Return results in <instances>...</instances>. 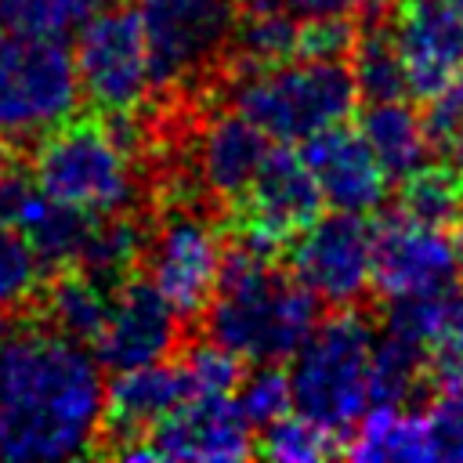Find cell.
Wrapping results in <instances>:
<instances>
[{
    "mask_svg": "<svg viewBox=\"0 0 463 463\" xmlns=\"http://www.w3.org/2000/svg\"><path fill=\"white\" fill-rule=\"evenodd\" d=\"M177 326L181 315L166 304V297L145 275H127L112 289L109 318L94 340V358L112 373L159 362L174 351Z\"/></svg>",
    "mask_w": 463,
    "mask_h": 463,
    "instance_id": "14",
    "label": "cell"
},
{
    "mask_svg": "<svg viewBox=\"0 0 463 463\" xmlns=\"http://www.w3.org/2000/svg\"><path fill=\"white\" fill-rule=\"evenodd\" d=\"M297 36H300V18H293L289 11H282L268 0H246V7H239V14H235V25L228 36L235 72L297 58Z\"/></svg>",
    "mask_w": 463,
    "mask_h": 463,
    "instance_id": "22",
    "label": "cell"
},
{
    "mask_svg": "<svg viewBox=\"0 0 463 463\" xmlns=\"http://www.w3.org/2000/svg\"><path fill=\"white\" fill-rule=\"evenodd\" d=\"M98 7V0H0V29L33 36H65Z\"/></svg>",
    "mask_w": 463,
    "mask_h": 463,
    "instance_id": "29",
    "label": "cell"
},
{
    "mask_svg": "<svg viewBox=\"0 0 463 463\" xmlns=\"http://www.w3.org/2000/svg\"><path fill=\"white\" fill-rule=\"evenodd\" d=\"M123 459H188L228 463L253 456V427L242 416L235 394L184 398L145 438L116 449Z\"/></svg>",
    "mask_w": 463,
    "mask_h": 463,
    "instance_id": "10",
    "label": "cell"
},
{
    "mask_svg": "<svg viewBox=\"0 0 463 463\" xmlns=\"http://www.w3.org/2000/svg\"><path fill=\"white\" fill-rule=\"evenodd\" d=\"M282 11H289L293 18H376L383 7H391V0H268Z\"/></svg>",
    "mask_w": 463,
    "mask_h": 463,
    "instance_id": "35",
    "label": "cell"
},
{
    "mask_svg": "<svg viewBox=\"0 0 463 463\" xmlns=\"http://www.w3.org/2000/svg\"><path fill=\"white\" fill-rule=\"evenodd\" d=\"M112 289L105 279H98L87 268H65L47 289H43V311L51 329L80 340V344H94L105 318H109V304H112Z\"/></svg>",
    "mask_w": 463,
    "mask_h": 463,
    "instance_id": "21",
    "label": "cell"
},
{
    "mask_svg": "<svg viewBox=\"0 0 463 463\" xmlns=\"http://www.w3.org/2000/svg\"><path fill=\"white\" fill-rule=\"evenodd\" d=\"M4 336H7V322H4V307H0V344H4Z\"/></svg>",
    "mask_w": 463,
    "mask_h": 463,
    "instance_id": "38",
    "label": "cell"
},
{
    "mask_svg": "<svg viewBox=\"0 0 463 463\" xmlns=\"http://www.w3.org/2000/svg\"><path fill=\"white\" fill-rule=\"evenodd\" d=\"M141 253H145V232L134 224V217L116 213V217L94 221L83 257H80V268H87L98 279H105L109 286H116L130 275V268H134V260H141Z\"/></svg>",
    "mask_w": 463,
    "mask_h": 463,
    "instance_id": "25",
    "label": "cell"
},
{
    "mask_svg": "<svg viewBox=\"0 0 463 463\" xmlns=\"http://www.w3.org/2000/svg\"><path fill=\"white\" fill-rule=\"evenodd\" d=\"M402 213L449 228L459 217V177L452 166H416L402 177Z\"/></svg>",
    "mask_w": 463,
    "mask_h": 463,
    "instance_id": "28",
    "label": "cell"
},
{
    "mask_svg": "<svg viewBox=\"0 0 463 463\" xmlns=\"http://www.w3.org/2000/svg\"><path fill=\"white\" fill-rule=\"evenodd\" d=\"M101 362L58 329L0 344V459H72L101 434Z\"/></svg>",
    "mask_w": 463,
    "mask_h": 463,
    "instance_id": "1",
    "label": "cell"
},
{
    "mask_svg": "<svg viewBox=\"0 0 463 463\" xmlns=\"http://www.w3.org/2000/svg\"><path fill=\"white\" fill-rule=\"evenodd\" d=\"M18 174H22V170H18L11 159L0 156V213H4V203H7V195H11L14 181H18Z\"/></svg>",
    "mask_w": 463,
    "mask_h": 463,
    "instance_id": "36",
    "label": "cell"
},
{
    "mask_svg": "<svg viewBox=\"0 0 463 463\" xmlns=\"http://www.w3.org/2000/svg\"><path fill=\"white\" fill-rule=\"evenodd\" d=\"M423 380H427L423 351L383 329L373 340V365H369L373 405H409V398H416Z\"/></svg>",
    "mask_w": 463,
    "mask_h": 463,
    "instance_id": "24",
    "label": "cell"
},
{
    "mask_svg": "<svg viewBox=\"0 0 463 463\" xmlns=\"http://www.w3.org/2000/svg\"><path fill=\"white\" fill-rule=\"evenodd\" d=\"M459 271L463 246L449 228L416 221L402 210L373 228V286L387 300L449 289Z\"/></svg>",
    "mask_w": 463,
    "mask_h": 463,
    "instance_id": "13",
    "label": "cell"
},
{
    "mask_svg": "<svg viewBox=\"0 0 463 463\" xmlns=\"http://www.w3.org/2000/svg\"><path fill=\"white\" fill-rule=\"evenodd\" d=\"M156 87H181L228 51L239 0H137Z\"/></svg>",
    "mask_w": 463,
    "mask_h": 463,
    "instance_id": "8",
    "label": "cell"
},
{
    "mask_svg": "<svg viewBox=\"0 0 463 463\" xmlns=\"http://www.w3.org/2000/svg\"><path fill=\"white\" fill-rule=\"evenodd\" d=\"M0 221L14 224L25 235V242L33 246V253L40 257L43 268L80 264L87 235L94 228V217L51 199L47 192H40L33 174H25V170L18 174V181H14V188L4 203Z\"/></svg>",
    "mask_w": 463,
    "mask_h": 463,
    "instance_id": "18",
    "label": "cell"
},
{
    "mask_svg": "<svg viewBox=\"0 0 463 463\" xmlns=\"http://www.w3.org/2000/svg\"><path fill=\"white\" fill-rule=\"evenodd\" d=\"M80 80L58 36L0 29V145L36 141L72 116Z\"/></svg>",
    "mask_w": 463,
    "mask_h": 463,
    "instance_id": "6",
    "label": "cell"
},
{
    "mask_svg": "<svg viewBox=\"0 0 463 463\" xmlns=\"http://www.w3.org/2000/svg\"><path fill=\"white\" fill-rule=\"evenodd\" d=\"M289 271L326 304L347 307L373 282V224L365 213L333 210L293 235Z\"/></svg>",
    "mask_w": 463,
    "mask_h": 463,
    "instance_id": "11",
    "label": "cell"
},
{
    "mask_svg": "<svg viewBox=\"0 0 463 463\" xmlns=\"http://www.w3.org/2000/svg\"><path fill=\"white\" fill-rule=\"evenodd\" d=\"M354 40L351 18H300L297 58H347Z\"/></svg>",
    "mask_w": 463,
    "mask_h": 463,
    "instance_id": "34",
    "label": "cell"
},
{
    "mask_svg": "<svg viewBox=\"0 0 463 463\" xmlns=\"http://www.w3.org/2000/svg\"><path fill=\"white\" fill-rule=\"evenodd\" d=\"M391 40L412 98L430 101L463 76V18L449 0H402Z\"/></svg>",
    "mask_w": 463,
    "mask_h": 463,
    "instance_id": "15",
    "label": "cell"
},
{
    "mask_svg": "<svg viewBox=\"0 0 463 463\" xmlns=\"http://www.w3.org/2000/svg\"><path fill=\"white\" fill-rule=\"evenodd\" d=\"M235 203L239 242H250L268 253H275L286 239H293L322 213V192L315 184V174L307 170L304 156L286 145L268 148L260 170Z\"/></svg>",
    "mask_w": 463,
    "mask_h": 463,
    "instance_id": "12",
    "label": "cell"
},
{
    "mask_svg": "<svg viewBox=\"0 0 463 463\" xmlns=\"http://www.w3.org/2000/svg\"><path fill=\"white\" fill-rule=\"evenodd\" d=\"M43 264L33 253V246L25 242V235L0 221V307H18L25 304L40 282H43Z\"/></svg>",
    "mask_w": 463,
    "mask_h": 463,
    "instance_id": "31",
    "label": "cell"
},
{
    "mask_svg": "<svg viewBox=\"0 0 463 463\" xmlns=\"http://www.w3.org/2000/svg\"><path fill=\"white\" fill-rule=\"evenodd\" d=\"M351 459H430L427 420L405 405H373L358 416L351 441L344 445Z\"/></svg>",
    "mask_w": 463,
    "mask_h": 463,
    "instance_id": "23",
    "label": "cell"
},
{
    "mask_svg": "<svg viewBox=\"0 0 463 463\" xmlns=\"http://www.w3.org/2000/svg\"><path fill=\"white\" fill-rule=\"evenodd\" d=\"M459 213H463V181H459Z\"/></svg>",
    "mask_w": 463,
    "mask_h": 463,
    "instance_id": "40",
    "label": "cell"
},
{
    "mask_svg": "<svg viewBox=\"0 0 463 463\" xmlns=\"http://www.w3.org/2000/svg\"><path fill=\"white\" fill-rule=\"evenodd\" d=\"M72 65L80 94L109 116H134L156 87L148 43L134 7L112 4L105 11H90L76 29Z\"/></svg>",
    "mask_w": 463,
    "mask_h": 463,
    "instance_id": "7",
    "label": "cell"
},
{
    "mask_svg": "<svg viewBox=\"0 0 463 463\" xmlns=\"http://www.w3.org/2000/svg\"><path fill=\"white\" fill-rule=\"evenodd\" d=\"M445 148H449V152H452V159H456V166H459V170H463V123H459V127H456V134H452V137H449V145H445Z\"/></svg>",
    "mask_w": 463,
    "mask_h": 463,
    "instance_id": "37",
    "label": "cell"
},
{
    "mask_svg": "<svg viewBox=\"0 0 463 463\" xmlns=\"http://www.w3.org/2000/svg\"><path fill=\"white\" fill-rule=\"evenodd\" d=\"M181 365V376H184V387H188V398H206V394H235L239 380H242V369H239V358L206 340V344H195V347H184V354L177 358Z\"/></svg>",
    "mask_w": 463,
    "mask_h": 463,
    "instance_id": "32",
    "label": "cell"
},
{
    "mask_svg": "<svg viewBox=\"0 0 463 463\" xmlns=\"http://www.w3.org/2000/svg\"><path fill=\"white\" fill-rule=\"evenodd\" d=\"M423 420L430 459H463V387H441Z\"/></svg>",
    "mask_w": 463,
    "mask_h": 463,
    "instance_id": "33",
    "label": "cell"
},
{
    "mask_svg": "<svg viewBox=\"0 0 463 463\" xmlns=\"http://www.w3.org/2000/svg\"><path fill=\"white\" fill-rule=\"evenodd\" d=\"M354 87L365 101H387V98H409V83H405V69L398 58V47L391 40V33H376L369 29L365 40H354Z\"/></svg>",
    "mask_w": 463,
    "mask_h": 463,
    "instance_id": "27",
    "label": "cell"
},
{
    "mask_svg": "<svg viewBox=\"0 0 463 463\" xmlns=\"http://www.w3.org/2000/svg\"><path fill=\"white\" fill-rule=\"evenodd\" d=\"M449 4H452V7L459 11V18H463V0H449Z\"/></svg>",
    "mask_w": 463,
    "mask_h": 463,
    "instance_id": "39",
    "label": "cell"
},
{
    "mask_svg": "<svg viewBox=\"0 0 463 463\" xmlns=\"http://www.w3.org/2000/svg\"><path fill=\"white\" fill-rule=\"evenodd\" d=\"M235 402H239L242 416L250 420V427H264V423L286 416L293 409L289 373L279 369V362H257V369L239 380Z\"/></svg>",
    "mask_w": 463,
    "mask_h": 463,
    "instance_id": "30",
    "label": "cell"
},
{
    "mask_svg": "<svg viewBox=\"0 0 463 463\" xmlns=\"http://www.w3.org/2000/svg\"><path fill=\"white\" fill-rule=\"evenodd\" d=\"M373 340L376 333L358 311H340L326 322H315L307 340L293 351V409L333 434H344L351 423H358V416L373 405Z\"/></svg>",
    "mask_w": 463,
    "mask_h": 463,
    "instance_id": "5",
    "label": "cell"
},
{
    "mask_svg": "<svg viewBox=\"0 0 463 463\" xmlns=\"http://www.w3.org/2000/svg\"><path fill=\"white\" fill-rule=\"evenodd\" d=\"M271 137L253 127L246 116H239L235 109L224 116H213L203 134H199V148H195V166H199V181L221 195V199H239L253 174L260 170Z\"/></svg>",
    "mask_w": 463,
    "mask_h": 463,
    "instance_id": "19",
    "label": "cell"
},
{
    "mask_svg": "<svg viewBox=\"0 0 463 463\" xmlns=\"http://www.w3.org/2000/svg\"><path fill=\"white\" fill-rule=\"evenodd\" d=\"M130 141V116H112V123L69 116L65 123L36 137L33 181L51 199L94 221L127 213L137 195Z\"/></svg>",
    "mask_w": 463,
    "mask_h": 463,
    "instance_id": "3",
    "label": "cell"
},
{
    "mask_svg": "<svg viewBox=\"0 0 463 463\" xmlns=\"http://www.w3.org/2000/svg\"><path fill=\"white\" fill-rule=\"evenodd\" d=\"M145 279L166 297L181 318H199L221 282L224 242L213 221L192 210H174L152 242H145Z\"/></svg>",
    "mask_w": 463,
    "mask_h": 463,
    "instance_id": "9",
    "label": "cell"
},
{
    "mask_svg": "<svg viewBox=\"0 0 463 463\" xmlns=\"http://www.w3.org/2000/svg\"><path fill=\"white\" fill-rule=\"evenodd\" d=\"M260 445H253L257 456L264 459H275V463H318L333 452H344L340 445V434L326 430L322 423L307 420L304 412L297 416H279L271 423L260 427Z\"/></svg>",
    "mask_w": 463,
    "mask_h": 463,
    "instance_id": "26",
    "label": "cell"
},
{
    "mask_svg": "<svg viewBox=\"0 0 463 463\" xmlns=\"http://www.w3.org/2000/svg\"><path fill=\"white\" fill-rule=\"evenodd\" d=\"M300 156L307 170L315 174V184L322 192V203L347 213H369L387 199L391 177L383 174L380 159L373 156L362 130L351 127H329L307 141H300Z\"/></svg>",
    "mask_w": 463,
    "mask_h": 463,
    "instance_id": "16",
    "label": "cell"
},
{
    "mask_svg": "<svg viewBox=\"0 0 463 463\" xmlns=\"http://www.w3.org/2000/svg\"><path fill=\"white\" fill-rule=\"evenodd\" d=\"M358 87L344 58H289L260 69H239L232 105L279 145H300L347 123Z\"/></svg>",
    "mask_w": 463,
    "mask_h": 463,
    "instance_id": "4",
    "label": "cell"
},
{
    "mask_svg": "<svg viewBox=\"0 0 463 463\" xmlns=\"http://www.w3.org/2000/svg\"><path fill=\"white\" fill-rule=\"evenodd\" d=\"M98 4H112V0H98Z\"/></svg>",
    "mask_w": 463,
    "mask_h": 463,
    "instance_id": "41",
    "label": "cell"
},
{
    "mask_svg": "<svg viewBox=\"0 0 463 463\" xmlns=\"http://www.w3.org/2000/svg\"><path fill=\"white\" fill-rule=\"evenodd\" d=\"M362 137L369 141L373 156L380 159L383 174L391 181H402L416 166L427 163L430 152V134L423 116L405 101V98H387V101H369L362 112Z\"/></svg>",
    "mask_w": 463,
    "mask_h": 463,
    "instance_id": "20",
    "label": "cell"
},
{
    "mask_svg": "<svg viewBox=\"0 0 463 463\" xmlns=\"http://www.w3.org/2000/svg\"><path fill=\"white\" fill-rule=\"evenodd\" d=\"M271 257L268 250L235 242L203 311L210 340L253 365L289 358L318 322V297Z\"/></svg>",
    "mask_w": 463,
    "mask_h": 463,
    "instance_id": "2",
    "label": "cell"
},
{
    "mask_svg": "<svg viewBox=\"0 0 463 463\" xmlns=\"http://www.w3.org/2000/svg\"><path fill=\"white\" fill-rule=\"evenodd\" d=\"M188 398L184 376L177 362H148L134 369H119L105 387V412L101 430L112 434L119 445L145 438L166 412H174Z\"/></svg>",
    "mask_w": 463,
    "mask_h": 463,
    "instance_id": "17",
    "label": "cell"
}]
</instances>
